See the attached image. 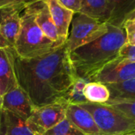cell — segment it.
I'll use <instances>...</instances> for the list:
<instances>
[{"instance_id": "obj_1", "label": "cell", "mask_w": 135, "mask_h": 135, "mask_svg": "<svg viewBox=\"0 0 135 135\" xmlns=\"http://www.w3.org/2000/svg\"><path fill=\"white\" fill-rule=\"evenodd\" d=\"M18 84L35 107L65 99L76 77L65 43L54 51L34 59H22L13 48Z\"/></svg>"}, {"instance_id": "obj_2", "label": "cell", "mask_w": 135, "mask_h": 135, "mask_svg": "<svg viewBox=\"0 0 135 135\" xmlns=\"http://www.w3.org/2000/svg\"><path fill=\"white\" fill-rule=\"evenodd\" d=\"M107 32L95 41L69 53V60L76 78L91 81L103 68L118 56L126 43V33L107 23Z\"/></svg>"}, {"instance_id": "obj_3", "label": "cell", "mask_w": 135, "mask_h": 135, "mask_svg": "<svg viewBox=\"0 0 135 135\" xmlns=\"http://www.w3.org/2000/svg\"><path fill=\"white\" fill-rule=\"evenodd\" d=\"M62 45L51 41L44 34L28 2L21 16L20 31L14 46L15 53L22 59H34L54 51Z\"/></svg>"}, {"instance_id": "obj_4", "label": "cell", "mask_w": 135, "mask_h": 135, "mask_svg": "<svg viewBox=\"0 0 135 135\" xmlns=\"http://www.w3.org/2000/svg\"><path fill=\"white\" fill-rule=\"evenodd\" d=\"M80 106L91 114L101 135H118L135 129V122L111 106L91 103Z\"/></svg>"}, {"instance_id": "obj_5", "label": "cell", "mask_w": 135, "mask_h": 135, "mask_svg": "<svg viewBox=\"0 0 135 135\" xmlns=\"http://www.w3.org/2000/svg\"><path fill=\"white\" fill-rule=\"evenodd\" d=\"M107 23L99 22L78 13L73 18L72 30L65 45L70 53L79 47L88 44L107 32Z\"/></svg>"}, {"instance_id": "obj_6", "label": "cell", "mask_w": 135, "mask_h": 135, "mask_svg": "<svg viewBox=\"0 0 135 135\" xmlns=\"http://www.w3.org/2000/svg\"><path fill=\"white\" fill-rule=\"evenodd\" d=\"M69 103L65 99L35 107L26 120L29 128L35 135H43L47 130L65 118L66 110Z\"/></svg>"}, {"instance_id": "obj_7", "label": "cell", "mask_w": 135, "mask_h": 135, "mask_svg": "<svg viewBox=\"0 0 135 135\" xmlns=\"http://www.w3.org/2000/svg\"><path fill=\"white\" fill-rule=\"evenodd\" d=\"M135 78V62L125 60L119 56L111 60L93 76L91 81L105 85L118 84Z\"/></svg>"}, {"instance_id": "obj_8", "label": "cell", "mask_w": 135, "mask_h": 135, "mask_svg": "<svg viewBox=\"0 0 135 135\" xmlns=\"http://www.w3.org/2000/svg\"><path fill=\"white\" fill-rule=\"evenodd\" d=\"M28 2L0 10V33L4 39L14 48L21 27L20 13Z\"/></svg>"}, {"instance_id": "obj_9", "label": "cell", "mask_w": 135, "mask_h": 135, "mask_svg": "<svg viewBox=\"0 0 135 135\" xmlns=\"http://www.w3.org/2000/svg\"><path fill=\"white\" fill-rule=\"evenodd\" d=\"M2 97V109L13 113L26 121L31 115L35 107L27 94L19 86L8 91Z\"/></svg>"}, {"instance_id": "obj_10", "label": "cell", "mask_w": 135, "mask_h": 135, "mask_svg": "<svg viewBox=\"0 0 135 135\" xmlns=\"http://www.w3.org/2000/svg\"><path fill=\"white\" fill-rule=\"evenodd\" d=\"M29 5L33 9L36 22L44 34L52 41L64 44L66 40L60 37L45 0H32L29 2Z\"/></svg>"}, {"instance_id": "obj_11", "label": "cell", "mask_w": 135, "mask_h": 135, "mask_svg": "<svg viewBox=\"0 0 135 135\" xmlns=\"http://www.w3.org/2000/svg\"><path fill=\"white\" fill-rule=\"evenodd\" d=\"M18 86L14 68L13 48H0V96Z\"/></svg>"}, {"instance_id": "obj_12", "label": "cell", "mask_w": 135, "mask_h": 135, "mask_svg": "<svg viewBox=\"0 0 135 135\" xmlns=\"http://www.w3.org/2000/svg\"><path fill=\"white\" fill-rule=\"evenodd\" d=\"M65 118L85 135H101L91 114L80 105L69 104Z\"/></svg>"}, {"instance_id": "obj_13", "label": "cell", "mask_w": 135, "mask_h": 135, "mask_svg": "<svg viewBox=\"0 0 135 135\" xmlns=\"http://www.w3.org/2000/svg\"><path fill=\"white\" fill-rule=\"evenodd\" d=\"M45 2L60 37L67 40L69 26L75 14L60 4L58 0H45Z\"/></svg>"}, {"instance_id": "obj_14", "label": "cell", "mask_w": 135, "mask_h": 135, "mask_svg": "<svg viewBox=\"0 0 135 135\" xmlns=\"http://www.w3.org/2000/svg\"><path fill=\"white\" fill-rule=\"evenodd\" d=\"M79 13L107 23L111 17L112 7L108 0H81Z\"/></svg>"}, {"instance_id": "obj_15", "label": "cell", "mask_w": 135, "mask_h": 135, "mask_svg": "<svg viewBox=\"0 0 135 135\" xmlns=\"http://www.w3.org/2000/svg\"><path fill=\"white\" fill-rule=\"evenodd\" d=\"M108 2L112 7V14L107 23L122 28L127 16L135 9V0H108Z\"/></svg>"}, {"instance_id": "obj_16", "label": "cell", "mask_w": 135, "mask_h": 135, "mask_svg": "<svg viewBox=\"0 0 135 135\" xmlns=\"http://www.w3.org/2000/svg\"><path fill=\"white\" fill-rule=\"evenodd\" d=\"M106 86L110 91V99L107 102L135 100V78Z\"/></svg>"}, {"instance_id": "obj_17", "label": "cell", "mask_w": 135, "mask_h": 135, "mask_svg": "<svg viewBox=\"0 0 135 135\" xmlns=\"http://www.w3.org/2000/svg\"><path fill=\"white\" fill-rule=\"evenodd\" d=\"M84 95L88 103H106L110 99V91L107 87L99 82L89 81L84 88Z\"/></svg>"}, {"instance_id": "obj_18", "label": "cell", "mask_w": 135, "mask_h": 135, "mask_svg": "<svg viewBox=\"0 0 135 135\" xmlns=\"http://www.w3.org/2000/svg\"><path fill=\"white\" fill-rule=\"evenodd\" d=\"M5 117L6 135H35L29 128L26 121L7 110H5Z\"/></svg>"}, {"instance_id": "obj_19", "label": "cell", "mask_w": 135, "mask_h": 135, "mask_svg": "<svg viewBox=\"0 0 135 135\" xmlns=\"http://www.w3.org/2000/svg\"><path fill=\"white\" fill-rule=\"evenodd\" d=\"M88 82V81L83 79H76L66 97V100L69 103V104L80 105L88 103L84 95V88Z\"/></svg>"}, {"instance_id": "obj_20", "label": "cell", "mask_w": 135, "mask_h": 135, "mask_svg": "<svg viewBox=\"0 0 135 135\" xmlns=\"http://www.w3.org/2000/svg\"><path fill=\"white\" fill-rule=\"evenodd\" d=\"M43 135H85L66 118L47 130Z\"/></svg>"}, {"instance_id": "obj_21", "label": "cell", "mask_w": 135, "mask_h": 135, "mask_svg": "<svg viewBox=\"0 0 135 135\" xmlns=\"http://www.w3.org/2000/svg\"><path fill=\"white\" fill-rule=\"evenodd\" d=\"M107 105L111 106L119 110L129 118L135 122V100H121L114 102H107Z\"/></svg>"}, {"instance_id": "obj_22", "label": "cell", "mask_w": 135, "mask_h": 135, "mask_svg": "<svg viewBox=\"0 0 135 135\" xmlns=\"http://www.w3.org/2000/svg\"><path fill=\"white\" fill-rule=\"evenodd\" d=\"M122 29L126 33V43L135 45V19L126 20L122 25Z\"/></svg>"}, {"instance_id": "obj_23", "label": "cell", "mask_w": 135, "mask_h": 135, "mask_svg": "<svg viewBox=\"0 0 135 135\" xmlns=\"http://www.w3.org/2000/svg\"><path fill=\"white\" fill-rule=\"evenodd\" d=\"M118 56L125 60L135 62V45L126 43L120 49Z\"/></svg>"}, {"instance_id": "obj_24", "label": "cell", "mask_w": 135, "mask_h": 135, "mask_svg": "<svg viewBox=\"0 0 135 135\" xmlns=\"http://www.w3.org/2000/svg\"><path fill=\"white\" fill-rule=\"evenodd\" d=\"M64 7L73 11L75 15L78 14L80 9L81 0H58Z\"/></svg>"}, {"instance_id": "obj_25", "label": "cell", "mask_w": 135, "mask_h": 135, "mask_svg": "<svg viewBox=\"0 0 135 135\" xmlns=\"http://www.w3.org/2000/svg\"><path fill=\"white\" fill-rule=\"evenodd\" d=\"M25 2L26 1H22V0H0V10L6 7L18 5Z\"/></svg>"}, {"instance_id": "obj_26", "label": "cell", "mask_w": 135, "mask_h": 135, "mask_svg": "<svg viewBox=\"0 0 135 135\" xmlns=\"http://www.w3.org/2000/svg\"><path fill=\"white\" fill-rule=\"evenodd\" d=\"M6 117L5 110L0 109V135H6Z\"/></svg>"}, {"instance_id": "obj_27", "label": "cell", "mask_w": 135, "mask_h": 135, "mask_svg": "<svg viewBox=\"0 0 135 135\" xmlns=\"http://www.w3.org/2000/svg\"><path fill=\"white\" fill-rule=\"evenodd\" d=\"M8 47H11L9 43L4 39V37L2 36L1 33H0V48H8Z\"/></svg>"}, {"instance_id": "obj_28", "label": "cell", "mask_w": 135, "mask_h": 135, "mask_svg": "<svg viewBox=\"0 0 135 135\" xmlns=\"http://www.w3.org/2000/svg\"><path fill=\"white\" fill-rule=\"evenodd\" d=\"M129 19H135V9L127 16L126 20H129Z\"/></svg>"}, {"instance_id": "obj_29", "label": "cell", "mask_w": 135, "mask_h": 135, "mask_svg": "<svg viewBox=\"0 0 135 135\" xmlns=\"http://www.w3.org/2000/svg\"><path fill=\"white\" fill-rule=\"evenodd\" d=\"M118 135H135V129L132 130V131H129V132H126V133H122Z\"/></svg>"}, {"instance_id": "obj_30", "label": "cell", "mask_w": 135, "mask_h": 135, "mask_svg": "<svg viewBox=\"0 0 135 135\" xmlns=\"http://www.w3.org/2000/svg\"><path fill=\"white\" fill-rule=\"evenodd\" d=\"M2 97L0 96V109H2Z\"/></svg>"}, {"instance_id": "obj_31", "label": "cell", "mask_w": 135, "mask_h": 135, "mask_svg": "<svg viewBox=\"0 0 135 135\" xmlns=\"http://www.w3.org/2000/svg\"><path fill=\"white\" fill-rule=\"evenodd\" d=\"M22 1H26V2H27V1H26V0H22ZM31 1H32V0H31Z\"/></svg>"}]
</instances>
